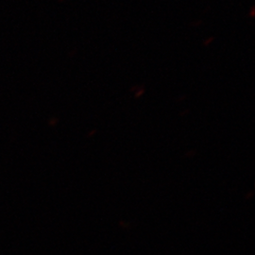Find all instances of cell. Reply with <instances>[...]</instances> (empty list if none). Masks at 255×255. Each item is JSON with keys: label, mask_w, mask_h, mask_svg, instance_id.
Returning a JSON list of instances; mask_svg holds the SVG:
<instances>
[{"label": "cell", "mask_w": 255, "mask_h": 255, "mask_svg": "<svg viewBox=\"0 0 255 255\" xmlns=\"http://www.w3.org/2000/svg\"><path fill=\"white\" fill-rule=\"evenodd\" d=\"M255 15V7H252V10H251V16L254 17Z\"/></svg>", "instance_id": "cell-1"}]
</instances>
